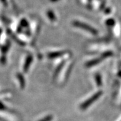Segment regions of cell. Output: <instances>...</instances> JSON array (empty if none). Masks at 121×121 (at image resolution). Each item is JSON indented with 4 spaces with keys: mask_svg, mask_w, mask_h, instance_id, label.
Wrapping results in <instances>:
<instances>
[{
    "mask_svg": "<svg viewBox=\"0 0 121 121\" xmlns=\"http://www.w3.org/2000/svg\"><path fill=\"white\" fill-rule=\"evenodd\" d=\"M64 54V52L63 51H58V52H52V53H49L48 55V57H49V58H55L57 57H59L60 56L63 55V54Z\"/></svg>",
    "mask_w": 121,
    "mask_h": 121,
    "instance_id": "4",
    "label": "cell"
},
{
    "mask_svg": "<svg viewBox=\"0 0 121 121\" xmlns=\"http://www.w3.org/2000/svg\"><path fill=\"white\" fill-rule=\"evenodd\" d=\"M101 61L100 58H97V59H94L93 60H91V61H88L87 63V66H92L95 65H97L98 63H99Z\"/></svg>",
    "mask_w": 121,
    "mask_h": 121,
    "instance_id": "5",
    "label": "cell"
},
{
    "mask_svg": "<svg viewBox=\"0 0 121 121\" xmlns=\"http://www.w3.org/2000/svg\"><path fill=\"white\" fill-rule=\"evenodd\" d=\"M52 118H53L52 116H49L46 117H45V118H44L43 119L41 120V121H49L52 119Z\"/></svg>",
    "mask_w": 121,
    "mask_h": 121,
    "instance_id": "9",
    "label": "cell"
},
{
    "mask_svg": "<svg viewBox=\"0 0 121 121\" xmlns=\"http://www.w3.org/2000/svg\"><path fill=\"white\" fill-rule=\"evenodd\" d=\"M17 78H18V79L19 81V82H20V86H21L22 89H24L25 84V80L23 76L22 75V74H17Z\"/></svg>",
    "mask_w": 121,
    "mask_h": 121,
    "instance_id": "6",
    "label": "cell"
},
{
    "mask_svg": "<svg viewBox=\"0 0 121 121\" xmlns=\"http://www.w3.org/2000/svg\"><path fill=\"white\" fill-rule=\"evenodd\" d=\"M102 94H103V92H102V91H98V92H97V93L94 94L93 95H92V97L89 98V99H88V100H86L85 102H83V103H82V104L80 105V108L82 109H87L90 105H91L92 103H93L94 101H97L98 98H99V97L102 95Z\"/></svg>",
    "mask_w": 121,
    "mask_h": 121,
    "instance_id": "1",
    "label": "cell"
},
{
    "mask_svg": "<svg viewBox=\"0 0 121 121\" xmlns=\"http://www.w3.org/2000/svg\"><path fill=\"white\" fill-rule=\"evenodd\" d=\"M73 25H74V26H77V27L81 28L83 30L87 31L91 33H92L94 35H97V34H98V31L97 30H95L94 28L92 27L91 26H89V25L85 24V23H82V22H80L78 21H75L74 22Z\"/></svg>",
    "mask_w": 121,
    "mask_h": 121,
    "instance_id": "2",
    "label": "cell"
},
{
    "mask_svg": "<svg viewBox=\"0 0 121 121\" xmlns=\"http://www.w3.org/2000/svg\"><path fill=\"white\" fill-rule=\"evenodd\" d=\"M33 60V57L32 55H29L27 57V59L25 60V64L24 65V72H27L29 68V66L30 65L31 63L32 62Z\"/></svg>",
    "mask_w": 121,
    "mask_h": 121,
    "instance_id": "3",
    "label": "cell"
},
{
    "mask_svg": "<svg viewBox=\"0 0 121 121\" xmlns=\"http://www.w3.org/2000/svg\"><path fill=\"white\" fill-rule=\"evenodd\" d=\"M95 79H96V82L98 85V86H100L101 85V76L99 74H97L95 76Z\"/></svg>",
    "mask_w": 121,
    "mask_h": 121,
    "instance_id": "7",
    "label": "cell"
},
{
    "mask_svg": "<svg viewBox=\"0 0 121 121\" xmlns=\"http://www.w3.org/2000/svg\"><path fill=\"white\" fill-rule=\"evenodd\" d=\"M63 65H64V63H62L61 65H60L59 66H58V69H56V71H55V73H54V77L56 76L57 75H58V74L59 73V72L60 71V70H61V69L62 68V67L63 66Z\"/></svg>",
    "mask_w": 121,
    "mask_h": 121,
    "instance_id": "8",
    "label": "cell"
}]
</instances>
